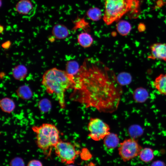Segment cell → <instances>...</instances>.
Returning <instances> with one entry per match:
<instances>
[{"instance_id": "cell-1", "label": "cell", "mask_w": 166, "mask_h": 166, "mask_svg": "<svg viewBox=\"0 0 166 166\" xmlns=\"http://www.w3.org/2000/svg\"><path fill=\"white\" fill-rule=\"evenodd\" d=\"M75 81L72 100L102 112L112 113L117 109L121 86L113 71L102 62L93 58L85 59Z\"/></svg>"}, {"instance_id": "cell-2", "label": "cell", "mask_w": 166, "mask_h": 166, "mask_svg": "<svg viewBox=\"0 0 166 166\" xmlns=\"http://www.w3.org/2000/svg\"><path fill=\"white\" fill-rule=\"evenodd\" d=\"M75 84L74 76L55 68L47 70L42 77V84L46 92L56 96L62 109L65 107V92L69 89H73Z\"/></svg>"}, {"instance_id": "cell-3", "label": "cell", "mask_w": 166, "mask_h": 166, "mask_svg": "<svg viewBox=\"0 0 166 166\" xmlns=\"http://www.w3.org/2000/svg\"><path fill=\"white\" fill-rule=\"evenodd\" d=\"M35 133L37 145L47 156L51 155L52 151L59 141L60 132L53 124L44 123L32 127Z\"/></svg>"}, {"instance_id": "cell-4", "label": "cell", "mask_w": 166, "mask_h": 166, "mask_svg": "<svg viewBox=\"0 0 166 166\" xmlns=\"http://www.w3.org/2000/svg\"><path fill=\"white\" fill-rule=\"evenodd\" d=\"M135 0H106L103 20L107 25L118 21L136 4Z\"/></svg>"}, {"instance_id": "cell-5", "label": "cell", "mask_w": 166, "mask_h": 166, "mask_svg": "<svg viewBox=\"0 0 166 166\" xmlns=\"http://www.w3.org/2000/svg\"><path fill=\"white\" fill-rule=\"evenodd\" d=\"M56 156L61 161L67 164L74 163L80 152L71 143L60 140L54 147Z\"/></svg>"}, {"instance_id": "cell-6", "label": "cell", "mask_w": 166, "mask_h": 166, "mask_svg": "<svg viewBox=\"0 0 166 166\" xmlns=\"http://www.w3.org/2000/svg\"><path fill=\"white\" fill-rule=\"evenodd\" d=\"M142 149L138 141L132 138L126 139L121 143L118 150L121 158L126 162L139 156Z\"/></svg>"}, {"instance_id": "cell-7", "label": "cell", "mask_w": 166, "mask_h": 166, "mask_svg": "<svg viewBox=\"0 0 166 166\" xmlns=\"http://www.w3.org/2000/svg\"><path fill=\"white\" fill-rule=\"evenodd\" d=\"M88 129L89 136L93 140L97 141L104 138L110 132L108 125L101 119L97 118H91L89 120Z\"/></svg>"}, {"instance_id": "cell-8", "label": "cell", "mask_w": 166, "mask_h": 166, "mask_svg": "<svg viewBox=\"0 0 166 166\" xmlns=\"http://www.w3.org/2000/svg\"><path fill=\"white\" fill-rule=\"evenodd\" d=\"M150 55L152 59H159L166 62V43H156L150 46Z\"/></svg>"}, {"instance_id": "cell-9", "label": "cell", "mask_w": 166, "mask_h": 166, "mask_svg": "<svg viewBox=\"0 0 166 166\" xmlns=\"http://www.w3.org/2000/svg\"><path fill=\"white\" fill-rule=\"evenodd\" d=\"M33 5L30 0H20L16 3L15 10L21 14L27 15L32 10Z\"/></svg>"}, {"instance_id": "cell-10", "label": "cell", "mask_w": 166, "mask_h": 166, "mask_svg": "<svg viewBox=\"0 0 166 166\" xmlns=\"http://www.w3.org/2000/svg\"><path fill=\"white\" fill-rule=\"evenodd\" d=\"M69 31L64 25L58 24L53 27L52 33L53 37L58 39H64L69 34Z\"/></svg>"}, {"instance_id": "cell-11", "label": "cell", "mask_w": 166, "mask_h": 166, "mask_svg": "<svg viewBox=\"0 0 166 166\" xmlns=\"http://www.w3.org/2000/svg\"><path fill=\"white\" fill-rule=\"evenodd\" d=\"M155 88L162 95H166V73L157 76L153 83Z\"/></svg>"}, {"instance_id": "cell-12", "label": "cell", "mask_w": 166, "mask_h": 166, "mask_svg": "<svg viewBox=\"0 0 166 166\" xmlns=\"http://www.w3.org/2000/svg\"><path fill=\"white\" fill-rule=\"evenodd\" d=\"M119 139L117 135L110 132L104 138L105 145L108 148H114L117 147L119 144Z\"/></svg>"}, {"instance_id": "cell-13", "label": "cell", "mask_w": 166, "mask_h": 166, "mask_svg": "<svg viewBox=\"0 0 166 166\" xmlns=\"http://www.w3.org/2000/svg\"><path fill=\"white\" fill-rule=\"evenodd\" d=\"M93 41V38L91 35L86 32L81 33L78 36V42L81 46L85 48L90 47Z\"/></svg>"}, {"instance_id": "cell-14", "label": "cell", "mask_w": 166, "mask_h": 166, "mask_svg": "<svg viewBox=\"0 0 166 166\" xmlns=\"http://www.w3.org/2000/svg\"><path fill=\"white\" fill-rule=\"evenodd\" d=\"M12 73L14 79L18 80H22L26 77L27 74V69L24 65H19L13 69Z\"/></svg>"}, {"instance_id": "cell-15", "label": "cell", "mask_w": 166, "mask_h": 166, "mask_svg": "<svg viewBox=\"0 0 166 166\" xmlns=\"http://www.w3.org/2000/svg\"><path fill=\"white\" fill-rule=\"evenodd\" d=\"M133 96L135 101L137 102L142 103L148 98V94L146 89L142 87H139L134 91Z\"/></svg>"}, {"instance_id": "cell-16", "label": "cell", "mask_w": 166, "mask_h": 166, "mask_svg": "<svg viewBox=\"0 0 166 166\" xmlns=\"http://www.w3.org/2000/svg\"><path fill=\"white\" fill-rule=\"evenodd\" d=\"M116 29L118 33L123 36L128 35L131 30V25L125 20H121L117 24Z\"/></svg>"}, {"instance_id": "cell-17", "label": "cell", "mask_w": 166, "mask_h": 166, "mask_svg": "<svg viewBox=\"0 0 166 166\" xmlns=\"http://www.w3.org/2000/svg\"><path fill=\"white\" fill-rule=\"evenodd\" d=\"M139 156L140 159L145 163L152 161L154 157L153 150L149 148H142Z\"/></svg>"}, {"instance_id": "cell-18", "label": "cell", "mask_w": 166, "mask_h": 166, "mask_svg": "<svg viewBox=\"0 0 166 166\" xmlns=\"http://www.w3.org/2000/svg\"><path fill=\"white\" fill-rule=\"evenodd\" d=\"M80 67L77 61H69L66 64L65 71L68 74L75 76L78 73Z\"/></svg>"}, {"instance_id": "cell-19", "label": "cell", "mask_w": 166, "mask_h": 166, "mask_svg": "<svg viewBox=\"0 0 166 166\" xmlns=\"http://www.w3.org/2000/svg\"><path fill=\"white\" fill-rule=\"evenodd\" d=\"M86 14L88 17L93 21L99 20L102 16V13L100 10L96 7L89 9L87 12Z\"/></svg>"}, {"instance_id": "cell-20", "label": "cell", "mask_w": 166, "mask_h": 166, "mask_svg": "<svg viewBox=\"0 0 166 166\" xmlns=\"http://www.w3.org/2000/svg\"><path fill=\"white\" fill-rule=\"evenodd\" d=\"M116 77L117 82L121 86L127 85L130 84L132 81L131 75L126 72L121 73Z\"/></svg>"}, {"instance_id": "cell-21", "label": "cell", "mask_w": 166, "mask_h": 166, "mask_svg": "<svg viewBox=\"0 0 166 166\" xmlns=\"http://www.w3.org/2000/svg\"><path fill=\"white\" fill-rule=\"evenodd\" d=\"M27 166H43V165L40 161L37 160H33L28 162Z\"/></svg>"}, {"instance_id": "cell-22", "label": "cell", "mask_w": 166, "mask_h": 166, "mask_svg": "<svg viewBox=\"0 0 166 166\" xmlns=\"http://www.w3.org/2000/svg\"><path fill=\"white\" fill-rule=\"evenodd\" d=\"M151 166H166V165L164 162L158 160L153 162Z\"/></svg>"}, {"instance_id": "cell-23", "label": "cell", "mask_w": 166, "mask_h": 166, "mask_svg": "<svg viewBox=\"0 0 166 166\" xmlns=\"http://www.w3.org/2000/svg\"><path fill=\"white\" fill-rule=\"evenodd\" d=\"M145 29V26L144 25L140 24L138 26V30L140 31H143Z\"/></svg>"}, {"instance_id": "cell-24", "label": "cell", "mask_w": 166, "mask_h": 166, "mask_svg": "<svg viewBox=\"0 0 166 166\" xmlns=\"http://www.w3.org/2000/svg\"><path fill=\"white\" fill-rule=\"evenodd\" d=\"M85 166H95V165L94 163L93 162H90Z\"/></svg>"}, {"instance_id": "cell-25", "label": "cell", "mask_w": 166, "mask_h": 166, "mask_svg": "<svg viewBox=\"0 0 166 166\" xmlns=\"http://www.w3.org/2000/svg\"><path fill=\"white\" fill-rule=\"evenodd\" d=\"M67 166H74L72 165H67Z\"/></svg>"}, {"instance_id": "cell-26", "label": "cell", "mask_w": 166, "mask_h": 166, "mask_svg": "<svg viewBox=\"0 0 166 166\" xmlns=\"http://www.w3.org/2000/svg\"><path fill=\"white\" fill-rule=\"evenodd\" d=\"M164 1L165 2V3H166V0H164Z\"/></svg>"}]
</instances>
